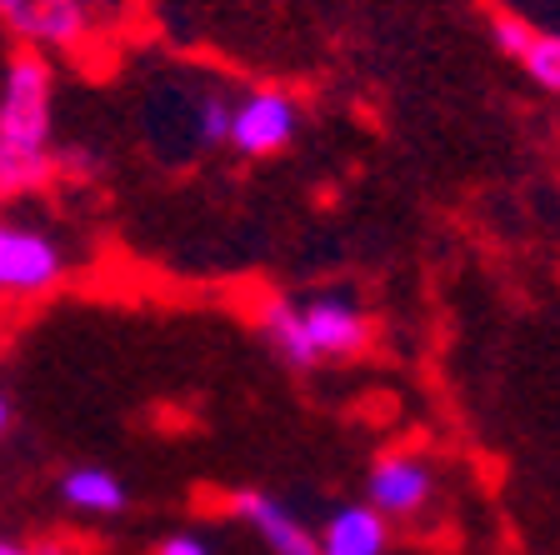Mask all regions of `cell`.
<instances>
[{
  "label": "cell",
  "mask_w": 560,
  "mask_h": 555,
  "mask_svg": "<svg viewBox=\"0 0 560 555\" xmlns=\"http://www.w3.org/2000/svg\"><path fill=\"white\" fill-rule=\"evenodd\" d=\"M35 551H40V555H75L66 541H35Z\"/></svg>",
  "instance_id": "9a60e30c"
},
{
  "label": "cell",
  "mask_w": 560,
  "mask_h": 555,
  "mask_svg": "<svg viewBox=\"0 0 560 555\" xmlns=\"http://www.w3.org/2000/svg\"><path fill=\"white\" fill-rule=\"evenodd\" d=\"M231 510L235 521L256 531V541L270 555H320V531H311V521H301V510H291L270 490H235Z\"/></svg>",
  "instance_id": "8992f818"
},
{
  "label": "cell",
  "mask_w": 560,
  "mask_h": 555,
  "mask_svg": "<svg viewBox=\"0 0 560 555\" xmlns=\"http://www.w3.org/2000/svg\"><path fill=\"white\" fill-rule=\"evenodd\" d=\"M75 5H81L85 15H116L126 0H75Z\"/></svg>",
  "instance_id": "4fadbf2b"
},
{
  "label": "cell",
  "mask_w": 560,
  "mask_h": 555,
  "mask_svg": "<svg viewBox=\"0 0 560 555\" xmlns=\"http://www.w3.org/2000/svg\"><path fill=\"white\" fill-rule=\"evenodd\" d=\"M60 500L75 516H120L130 506V490L105 465H70V471H60Z\"/></svg>",
  "instance_id": "9c48e42d"
},
{
  "label": "cell",
  "mask_w": 560,
  "mask_h": 555,
  "mask_svg": "<svg viewBox=\"0 0 560 555\" xmlns=\"http://www.w3.org/2000/svg\"><path fill=\"white\" fill-rule=\"evenodd\" d=\"M0 15L25 50H70L91 31V15L75 0H0Z\"/></svg>",
  "instance_id": "52a82bcc"
},
{
  "label": "cell",
  "mask_w": 560,
  "mask_h": 555,
  "mask_svg": "<svg viewBox=\"0 0 560 555\" xmlns=\"http://www.w3.org/2000/svg\"><path fill=\"white\" fill-rule=\"evenodd\" d=\"M0 430H5V436L15 430V401L11 395H0Z\"/></svg>",
  "instance_id": "5bb4252c"
},
{
  "label": "cell",
  "mask_w": 560,
  "mask_h": 555,
  "mask_svg": "<svg viewBox=\"0 0 560 555\" xmlns=\"http://www.w3.org/2000/svg\"><path fill=\"white\" fill-rule=\"evenodd\" d=\"M536 25H525L521 15H495V21H490V41H495V50H501V56H515V60H525V50L536 46Z\"/></svg>",
  "instance_id": "8fae6325"
},
{
  "label": "cell",
  "mask_w": 560,
  "mask_h": 555,
  "mask_svg": "<svg viewBox=\"0 0 560 555\" xmlns=\"http://www.w3.org/2000/svg\"><path fill=\"white\" fill-rule=\"evenodd\" d=\"M525 76L540 85V91H560V31H540L536 46L525 50Z\"/></svg>",
  "instance_id": "30bf717a"
},
{
  "label": "cell",
  "mask_w": 560,
  "mask_h": 555,
  "mask_svg": "<svg viewBox=\"0 0 560 555\" xmlns=\"http://www.w3.org/2000/svg\"><path fill=\"white\" fill-rule=\"evenodd\" d=\"M155 555H215V551H210V541L200 531H171L155 545Z\"/></svg>",
  "instance_id": "7c38bea8"
},
{
  "label": "cell",
  "mask_w": 560,
  "mask_h": 555,
  "mask_svg": "<svg viewBox=\"0 0 560 555\" xmlns=\"http://www.w3.org/2000/svg\"><path fill=\"white\" fill-rule=\"evenodd\" d=\"M0 555H40V551H35V545H21V541H5Z\"/></svg>",
  "instance_id": "2e32d148"
},
{
  "label": "cell",
  "mask_w": 560,
  "mask_h": 555,
  "mask_svg": "<svg viewBox=\"0 0 560 555\" xmlns=\"http://www.w3.org/2000/svg\"><path fill=\"white\" fill-rule=\"evenodd\" d=\"M66 276V251L56 245V235L31 226V220H11L0 226V290L11 301H31L60 286Z\"/></svg>",
  "instance_id": "3957f363"
},
{
  "label": "cell",
  "mask_w": 560,
  "mask_h": 555,
  "mask_svg": "<svg viewBox=\"0 0 560 555\" xmlns=\"http://www.w3.org/2000/svg\"><path fill=\"white\" fill-rule=\"evenodd\" d=\"M301 130V105L291 91H245L235 101V126H231V146L241 155H276L285 151Z\"/></svg>",
  "instance_id": "277c9868"
},
{
  "label": "cell",
  "mask_w": 560,
  "mask_h": 555,
  "mask_svg": "<svg viewBox=\"0 0 560 555\" xmlns=\"http://www.w3.org/2000/svg\"><path fill=\"white\" fill-rule=\"evenodd\" d=\"M390 545V516L365 506H336L320 525V555H385Z\"/></svg>",
  "instance_id": "ba28073f"
},
{
  "label": "cell",
  "mask_w": 560,
  "mask_h": 555,
  "mask_svg": "<svg viewBox=\"0 0 560 555\" xmlns=\"http://www.w3.org/2000/svg\"><path fill=\"white\" fill-rule=\"evenodd\" d=\"M260 340L291 370H315L365 350L371 315L346 290H311V296H276L256 315Z\"/></svg>",
  "instance_id": "7a4b0ae2"
},
{
  "label": "cell",
  "mask_w": 560,
  "mask_h": 555,
  "mask_svg": "<svg viewBox=\"0 0 560 555\" xmlns=\"http://www.w3.org/2000/svg\"><path fill=\"white\" fill-rule=\"evenodd\" d=\"M365 500L390 521H410L435 500V465L410 451L381 455L371 465V481H365Z\"/></svg>",
  "instance_id": "5b68a950"
},
{
  "label": "cell",
  "mask_w": 560,
  "mask_h": 555,
  "mask_svg": "<svg viewBox=\"0 0 560 555\" xmlns=\"http://www.w3.org/2000/svg\"><path fill=\"white\" fill-rule=\"evenodd\" d=\"M50 136H56V76L40 50H21L5 60V81H0V185L5 196L35 190L60 165L50 155Z\"/></svg>",
  "instance_id": "6da1fadb"
}]
</instances>
